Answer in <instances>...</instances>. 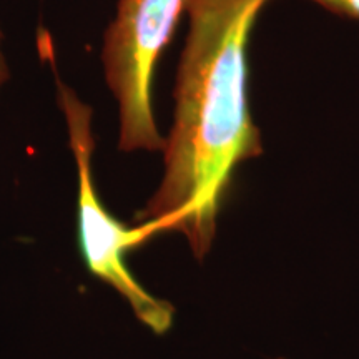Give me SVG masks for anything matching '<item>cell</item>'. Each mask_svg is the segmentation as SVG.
Segmentation results:
<instances>
[{
    "label": "cell",
    "instance_id": "obj_2",
    "mask_svg": "<svg viewBox=\"0 0 359 359\" xmlns=\"http://www.w3.org/2000/svg\"><path fill=\"white\" fill-rule=\"evenodd\" d=\"M57 87L58 103L64 111L70 148L77 165L79 243L85 264L92 275L109 283L127 299L143 325L156 334H165L173 325V306L148 293L135 280L125 263V255L160 233L158 226L151 222L127 226L102 205L92 172V155L95 148L92 109L62 80L57 79Z\"/></svg>",
    "mask_w": 359,
    "mask_h": 359
},
{
    "label": "cell",
    "instance_id": "obj_3",
    "mask_svg": "<svg viewBox=\"0 0 359 359\" xmlns=\"http://www.w3.org/2000/svg\"><path fill=\"white\" fill-rule=\"evenodd\" d=\"M188 0H118L103 37L105 82L118 107V147L156 151L165 138L155 123L151 83Z\"/></svg>",
    "mask_w": 359,
    "mask_h": 359
},
{
    "label": "cell",
    "instance_id": "obj_4",
    "mask_svg": "<svg viewBox=\"0 0 359 359\" xmlns=\"http://www.w3.org/2000/svg\"><path fill=\"white\" fill-rule=\"evenodd\" d=\"M311 2L325 7L326 11L336 13V15L359 20V0H311Z\"/></svg>",
    "mask_w": 359,
    "mask_h": 359
},
{
    "label": "cell",
    "instance_id": "obj_1",
    "mask_svg": "<svg viewBox=\"0 0 359 359\" xmlns=\"http://www.w3.org/2000/svg\"><path fill=\"white\" fill-rule=\"evenodd\" d=\"M266 0H188L190 19L165 138V173L142 222L187 236L208 253L217 218L241 163L263 154L248 105L246 47Z\"/></svg>",
    "mask_w": 359,
    "mask_h": 359
},
{
    "label": "cell",
    "instance_id": "obj_5",
    "mask_svg": "<svg viewBox=\"0 0 359 359\" xmlns=\"http://www.w3.org/2000/svg\"><path fill=\"white\" fill-rule=\"evenodd\" d=\"M8 77H11V74H8L6 57H4L2 52V34H0V88H2V85L7 82Z\"/></svg>",
    "mask_w": 359,
    "mask_h": 359
}]
</instances>
